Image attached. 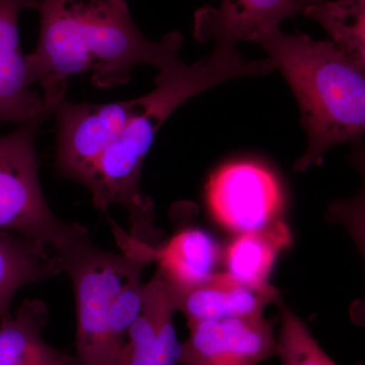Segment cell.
<instances>
[{
	"label": "cell",
	"mask_w": 365,
	"mask_h": 365,
	"mask_svg": "<svg viewBox=\"0 0 365 365\" xmlns=\"http://www.w3.org/2000/svg\"><path fill=\"white\" fill-rule=\"evenodd\" d=\"M37 46L26 55L29 81L43 97L62 100L67 79L91 72L93 85L111 88L130 81L132 69L150 64L158 71L180 59L181 34L160 41L144 37L126 0H40Z\"/></svg>",
	"instance_id": "obj_1"
},
{
	"label": "cell",
	"mask_w": 365,
	"mask_h": 365,
	"mask_svg": "<svg viewBox=\"0 0 365 365\" xmlns=\"http://www.w3.org/2000/svg\"><path fill=\"white\" fill-rule=\"evenodd\" d=\"M275 71L269 58L248 60L237 45L216 44L210 56L193 64L178 60L158 72L155 88L138 98L136 111L98 160L86 188L93 205L105 212L112 205L126 208L129 235L155 246L162 235L153 225L155 205L140 190L144 160L160 127L180 106L213 86L244 76Z\"/></svg>",
	"instance_id": "obj_2"
},
{
	"label": "cell",
	"mask_w": 365,
	"mask_h": 365,
	"mask_svg": "<svg viewBox=\"0 0 365 365\" xmlns=\"http://www.w3.org/2000/svg\"><path fill=\"white\" fill-rule=\"evenodd\" d=\"M257 44L267 53L294 91L306 129L307 148L294 172L323 163L331 148L356 143L365 131V67L330 41L280 29L262 35Z\"/></svg>",
	"instance_id": "obj_3"
},
{
	"label": "cell",
	"mask_w": 365,
	"mask_h": 365,
	"mask_svg": "<svg viewBox=\"0 0 365 365\" xmlns=\"http://www.w3.org/2000/svg\"><path fill=\"white\" fill-rule=\"evenodd\" d=\"M44 102L37 116L0 136V230L45 242L59 255L90 234L79 223L57 217L41 189L36 139L60 101Z\"/></svg>",
	"instance_id": "obj_4"
},
{
	"label": "cell",
	"mask_w": 365,
	"mask_h": 365,
	"mask_svg": "<svg viewBox=\"0 0 365 365\" xmlns=\"http://www.w3.org/2000/svg\"><path fill=\"white\" fill-rule=\"evenodd\" d=\"M59 256L76 297L78 365H118L124 346L113 329V302L132 276L143 272L148 264L100 249L91 237Z\"/></svg>",
	"instance_id": "obj_5"
},
{
	"label": "cell",
	"mask_w": 365,
	"mask_h": 365,
	"mask_svg": "<svg viewBox=\"0 0 365 365\" xmlns=\"http://www.w3.org/2000/svg\"><path fill=\"white\" fill-rule=\"evenodd\" d=\"M138 98L93 104L60 101L55 165L60 177L88 184L96 165L136 111Z\"/></svg>",
	"instance_id": "obj_6"
},
{
	"label": "cell",
	"mask_w": 365,
	"mask_h": 365,
	"mask_svg": "<svg viewBox=\"0 0 365 365\" xmlns=\"http://www.w3.org/2000/svg\"><path fill=\"white\" fill-rule=\"evenodd\" d=\"M206 196L216 222L235 234L259 230L281 218L279 182L260 163L223 165L209 180Z\"/></svg>",
	"instance_id": "obj_7"
},
{
	"label": "cell",
	"mask_w": 365,
	"mask_h": 365,
	"mask_svg": "<svg viewBox=\"0 0 365 365\" xmlns=\"http://www.w3.org/2000/svg\"><path fill=\"white\" fill-rule=\"evenodd\" d=\"M178 364L257 365L275 355L274 324L262 317L187 323Z\"/></svg>",
	"instance_id": "obj_8"
},
{
	"label": "cell",
	"mask_w": 365,
	"mask_h": 365,
	"mask_svg": "<svg viewBox=\"0 0 365 365\" xmlns=\"http://www.w3.org/2000/svg\"><path fill=\"white\" fill-rule=\"evenodd\" d=\"M321 0H222L204 6L194 16V37L201 43L237 45L256 42L264 34Z\"/></svg>",
	"instance_id": "obj_9"
},
{
	"label": "cell",
	"mask_w": 365,
	"mask_h": 365,
	"mask_svg": "<svg viewBox=\"0 0 365 365\" xmlns=\"http://www.w3.org/2000/svg\"><path fill=\"white\" fill-rule=\"evenodd\" d=\"M170 292L175 309L186 317L187 323L262 317L280 297L279 290L269 282H244L228 273H213L191 287H170Z\"/></svg>",
	"instance_id": "obj_10"
},
{
	"label": "cell",
	"mask_w": 365,
	"mask_h": 365,
	"mask_svg": "<svg viewBox=\"0 0 365 365\" xmlns=\"http://www.w3.org/2000/svg\"><path fill=\"white\" fill-rule=\"evenodd\" d=\"M122 253L150 264L157 262L158 270L170 287L182 288L196 284L215 273L222 250L205 232L185 227L157 247L141 244L128 232L120 230L115 237Z\"/></svg>",
	"instance_id": "obj_11"
},
{
	"label": "cell",
	"mask_w": 365,
	"mask_h": 365,
	"mask_svg": "<svg viewBox=\"0 0 365 365\" xmlns=\"http://www.w3.org/2000/svg\"><path fill=\"white\" fill-rule=\"evenodd\" d=\"M169 285L160 271L143 283L140 312L127 333L118 365H177L181 353Z\"/></svg>",
	"instance_id": "obj_12"
},
{
	"label": "cell",
	"mask_w": 365,
	"mask_h": 365,
	"mask_svg": "<svg viewBox=\"0 0 365 365\" xmlns=\"http://www.w3.org/2000/svg\"><path fill=\"white\" fill-rule=\"evenodd\" d=\"M39 2L0 0V122L25 123L44 108L43 95L31 90L19 29L21 11L37 9Z\"/></svg>",
	"instance_id": "obj_13"
},
{
	"label": "cell",
	"mask_w": 365,
	"mask_h": 365,
	"mask_svg": "<svg viewBox=\"0 0 365 365\" xmlns=\"http://www.w3.org/2000/svg\"><path fill=\"white\" fill-rule=\"evenodd\" d=\"M48 317L44 302L26 299L13 314L0 318V365H78L76 355L43 339Z\"/></svg>",
	"instance_id": "obj_14"
},
{
	"label": "cell",
	"mask_w": 365,
	"mask_h": 365,
	"mask_svg": "<svg viewBox=\"0 0 365 365\" xmlns=\"http://www.w3.org/2000/svg\"><path fill=\"white\" fill-rule=\"evenodd\" d=\"M63 273L61 258L45 242L9 230L0 232V318L19 290Z\"/></svg>",
	"instance_id": "obj_15"
},
{
	"label": "cell",
	"mask_w": 365,
	"mask_h": 365,
	"mask_svg": "<svg viewBox=\"0 0 365 365\" xmlns=\"http://www.w3.org/2000/svg\"><path fill=\"white\" fill-rule=\"evenodd\" d=\"M292 240L289 227L282 218L259 230L237 234L222 252L227 273L244 282H268L274 262Z\"/></svg>",
	"instance_id": "obj_16"
},
{
	"label": "cell",
	"mask_w": 365,
	"mask_h": 365,
	"mask_svg": "<svg viewBox=\"0 0 365 365\" xmlns=\"http://www.w3.org/2000/svg\"><path fill=\"white\" fill-rule=\"evenodd\" d=\"M302 14L318 21L330 42L365 67V0H321Z\"/></svg>",
	"instance_id": "obj_17"
},
{
	"label": "cell",
	"mask_w": 365,
	"mask_h": 365,
	"mask_svg": "<svg viewBox=\"0 0 365 365\" xmlns=\"http://www.w3.org/2000/svg\"><path fill=\"white\" fill-rule=\"evenodd\" d=\"M274 304L280 314L275 354L282 365H337L319 347L306 324L283 304L281 297Z\"/></svg>",
	"instance_id": "obj_18"
}]
</instances>
